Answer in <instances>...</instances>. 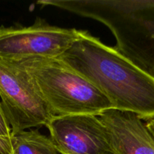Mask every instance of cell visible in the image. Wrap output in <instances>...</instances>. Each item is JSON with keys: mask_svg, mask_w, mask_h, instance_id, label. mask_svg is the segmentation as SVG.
<instances>
[{"mask_svg": "<svg viewBox=\"0 0 154 154\" xmlns=\"http://www.w3.org/2000/svg\"><path fill=\"white\" fill-rule=\"evenodd\" d=\"M117 154H154V138L135 114L109 109L99 116Z\"/></svg>", "mask_w": 154, "mask_h": 154, "instance_id": "7", "label": "cell"}, {"mask_svg": "<svg viewBox=\"0 0 154 154\" xmlns=\"http://www.w3.org/2000/svg\"><path fill=\"white\" fill-rule=\"evenodd\" d=\"M59 59L96 87L113 109L154 119V76L88 31L78 30L77 40Z\"/></svg>", "mask_w": 154, "mask_h": 154, "instance_id": "1", "label": "cell"}, {"mask_svg": "<svg viewBox=\"0 0 154 154\" xmlns=\"http://www.w3.org/2000/svg\"><path fill=\"white\" fill-rule=\"evenodd\" d=\"M12 154H60L50 137L38 130H23L11 135Z\"/></svg>", "mask_w": 154, "mask_h": 154, "instance_id": "8", "label": "cell"}, {"mask_svg": "<svg viewBox=\"0 0 154 154\" xmlns=\"http://www.w3.org/2000/svg\"><path fill=\"white\" fill-rule=\"evenodd\" d=\"M145 125L149 132L151 133V135H153L154 138V119H150V120H147Z\"/></svg>", "mask_w": 154, "mask_h": 154, "instance_id": "11", "label": "cell"}, {"mask_svg": "<svg viewBox=\"0 0 154 154\" xmlns=\"http://www.w3.org/2000/svg\"><path fill=\"white\" fill-rule=\"evenodd\" d=\"M26 69L54 117L99 116L113 105L96 87L59 58L14 60Z\"/></svg>", "mask_w": 154, "mask_h": 154, "instance_id": "2", "label": "cell"}, {"mask_svg": "<svg viewBox=\"0 0 154 154\" xmlns=\"http://www.w3.org/2000/svg\"><path fill=\"white\" fill-rule=\"evenodd\" d=\"M2 108L12 134L45 126L54 117L32 79L14 60L0 57Z\"/></svg>", "mask_w": 154, "mask_h": 154, "instance_id": "4", "label": "cell"}, {"mask_svg": "<svg viewBox=\"0 0 154 154\" xmlns=\"http://www.w3.org/2000/svg\"><path fill=\"white\" fill-rule=\"evenodd\" d=\"M0 154H12L11 137L0 136Z\"/></svg>", "mask_w": 154, "mask_h": 154, "instance_id": "10", "label": "cell"}, {"mask_svg": "<svg viewBox=\"0 0 154 154\" xmlns=\"http://www.w3.org/2000/svg\"><path fill=\"white\" fill-rule=\"evenodd\" d=\"M78 38L76 29L52 26L38 17L29 26H0V57L59 58Z\"/></svg>", "mask_w": 154, "mask_h": 154, "instance_id": "5", "label": "cell"}, {"mask_svg": "<svg viewBox=\"0 0 154 154\" xmlns=\"http://www.w3.org/2000/svg\"><path fill=\"white\" fill-rule=\"evenodd\" d=\"M102 23L114 35V49L154 76V0H113Z\"/></svg>", "mask_w": 154, "mask_h": 154, "instance_id": "3", "label": "cell"}, {"mask_svg": "<svg viewBox=\"0 0 154 154\" xmlns=\"http://www.w3.org/2000/svg\"><path fill=\"white\" fill-rule=\"evenodd\" d=\"M11 129L6 120L0 103V136L11 137Z\"/></svg>", "mask_w": 154, "mask_h": 154, "instance_id": "9", "label": "cell"}, {"mask_svg": "<svg viewBox=\"0 0 154 154\" xmlns=\"http://www.w3.org/2000/svg\"><path fill=\"white\" fill-rule=\"evenodd\" d=\"M46 127L60 154H117L99 116L54 117Z\"/></svg>", "mask_w": 154, "mask_h": 154, "instance_id": "6", "label": "cell"}]
</instances>
